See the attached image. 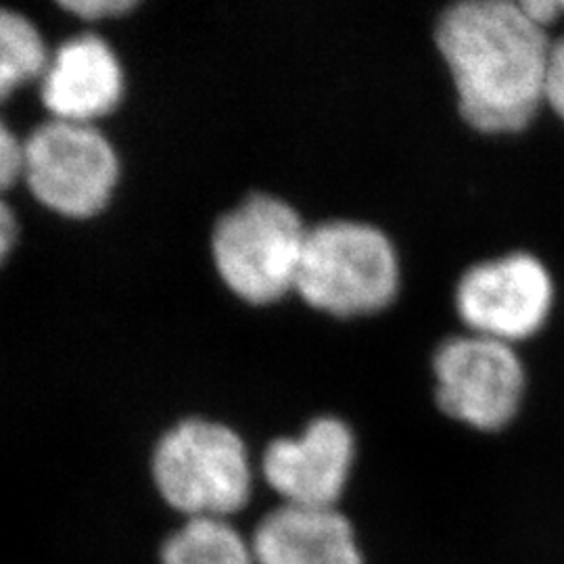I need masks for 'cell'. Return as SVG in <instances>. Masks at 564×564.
I'll list each match as a JSON object with an SVG mask.
<instances>
[{
	"label": "cell",
	"mask_w": 564,
	"mask_h": 564,
	"mask_svg": "<svg viewBox=\"0 0 564 564\" xmlns=\"http://www.w3.org/2000/svg\"><path fill=\"white\" fill-rule=\"evenodd\" d=\"M456 116L481 139H517L544 118L552 34L521 0H456L431 20Z\"/></svg>",
	"instance_id": "obj_1"
},
{
	"label": "cell",
	"mask_w": 564,
	"mask_h": 564,
	"mask_svg": "<svg viewBox=\"0 0 564 564\" xmlns=\"http://www.w3.org/2000/svg\"><path fill=\"white\" fill-rule=\"evenodd\" d=\"M403 284L402 251L383 226L351 216L310 226L295 293L318 314L343 323L379 318L400 302Z\"/></svg>",
	"instance_id": "obj_2"
},
{
	"label": "cell",
	"mask_w": 564,
	"mask_h": 564,
	"mask_svg": "<svg viewBox=\"0 0 564 564\" xmlns=\"http://www.w3.org/2000/svg\"><path fill=\"white\" fill-rule=\"evenodd\" d=\"M437 414L473 435H506L523 419L531 372L519 347L473 333H449L429 358Z\"/></svg>",
	"instance_id": "obj_3"
},
{
	"label": "cell",
	"mask_w": 564,
	"mask_h": 564,
	"mask_svg": "<svg viewBox=\"0 0 564 564\" xmlns=\"http://www.w3.org/2000/svg\"><path fill=\"white\" fill-rule=\"evenodd\" d=\"M307 230L293 203L272 193H251L216 224L214 262L245 302H281L295 291Z\"/></svg>",
	"instance_id": "obj_4"
},
{
	"label": "cell",
	"mask_w": 564,
	"mask_h": 564,
	"mask_svg": "<svg viewBox=\"0 0 564 564\" xmlns=\"http://www.w3.org/2000/svg\"><path fill=\"white\" fill-rule=\"evenodd\" d=\"M558 302L552 265L523 247L468 263L452 289L454 316L466 333L519 349L544 335Z\"/></svg>",
	"instance_id": "obj_5"
},
{
	"label": "cell",
	"mask_w": 564,
	"mask_h": 564,
	"mask_svg": "<svg viewBox=\"0 0 564 564\" xmlns=\"http://www.w3.org/2000/svg\"><path fill=\"white\" fill-rule=\"evenodd\" d=\"M153 479L172 508L191 519H224L251 498V463L237 431L188 419L170 429L153 452Z\"/></svg>",
	"instance_id": "obj_6"
},
{
	"label": "cell",
	"mask_w": 564,
	"mask_h": 564,
	"mask_svg": "<svg viewBox=\"0 0 564 564\" xmlns=\"http://www.w3.org/2000/svg\"><path fill=\"white\" fill-rule=\"evenodd\" d=\"M23 178L39 202L72 218H88L109 202L120 160L90 121H44L23 141Z\"/></svg>",
	"instance_id": "obj_7"
},
{
	"label": "cell",
	"mask_w": 564,
	"mask_h": 564,
	"mask_svg": "<svg viewBox=\"0 0 564 564\" xmlns=\"http://www.w3.org/2000/svg\"><path fill=\"white\" fill-rule=\"evenodd\" d=\"M360 460L354 424L321 414L295 437H279L265 447L262 473L282 505L339 508Z\"/></svg>",
	"instance_id": "obj_8"
},
{
	"label": "cell",
	"mask_w": 564,
	"mask_h": 564,
	"mask_svg": "<svg viewBox=\"0 0 564 564\" xmlns=\"http://www.w3.org/2000/svg\"><path fill=\"white\" fill-rule=\"evenodd\" d=\"M251 550L258 564H368L341 508L281 505L258 524Z\"/></svg>",
	"instance_id": "obj_9"
},
{
	"label": "cell",
	"mask_w": 564,
	"mask_h": 564,
	"mask_svg": "<svg viewBox=\"0 0 564 564\" xmlns=\"http://www.w3.org/2000/svg\"><path fill=\"white\" fill-rule=\"evenodd\" d=\"M123 93V69L111 44L84 32L63 42L42 74V101L53 118L93 121L109 113Z\"/></svg>",
	"instance_id": "obj_10"
},
{
	"label": "cell",
	"mask_w": 564,
	"mask_h": 564,
	"mask_svg": "<svg viewBox=\"0 0 564 564\" xmlns=\"http://www.w3.org/2000/svg\"><path fill=\"white\" fill-rule=\"evenodd\" d=\"M162 564H258L251 544L224 519H188L163 544Z\"/></svg>",
	"instance_id": "obj_11"
},
{
	"label": "cell",
	"mask_w": 564,
	"mask_h": 564,
	"mask_svg": "<svg viewBox=\"0 0 564 564\" xmlns=\"http://www.w3.org/2000/svg\"><path fill=\"white\" fill-rule=\"evenodd\" d=\"M48 61L39 28L20 11L0 7V99L21 82L44 74Z\"/></svg>",
	"instance_id": "obj_12"
},
{
	"label": "cell",
	"mask_w": 564,
	"mask_h": 564,
	"mask_svg": "<svg viewBox=\"0 0 564 564\" xmlns=\"http://www.w3.org/2000/svg\"><path fill=\"white\" fill-rule=\"evenodd\" d=\"M544 109L564 128V32L552 36L545 67Z\"/></svg>",
	"instance_id": "obj_13"
},
{
	"label": "cell",
	"mask_w": 564,
	"mask_h": 564,
	"mask_svg": "<svg viewBox=\"0 0 564 564\" xmlns=\"http://www.w3.org/2000/svg\"><path fill=\"white\" fill-rule=\"evenodd\" d=\"M23 174V142L0 118V191L9 188Z\"/></svg>",
	"instance_id": "obj_14"
},
{
	"label": "cell",
	"mask_w": 564,
	"mask_h": 564,
	"mask_svg": "<svg viewBox=\"0 0 564 564\" xmlns=\"http://www.w3.org/2000/svg\"><path fill=\"white\" fill-rule=\"evenodd\" d=\"M137 2L134 0H63L61 7L78 13L82 18H105V15H116V13H123L128 9H132Z\"/></svg>",
	"instance_id": "obj_15"
},
{
	"label": "cell",
	"mask_w": 564,
	"mask_h": 564,
	"mask_svg": "<svg viewBox=\"0 0 564 564\" xmlns=\"http://www.w3.org/2000/svg\"><path fill=\"white\" fill-rule=\"evenodd\" d=\"M15 239H18L15 214L7 203L0 199V263L9 256Z\"/></svg>",
	"instance_id": "obj_16"
}]
</instances>
